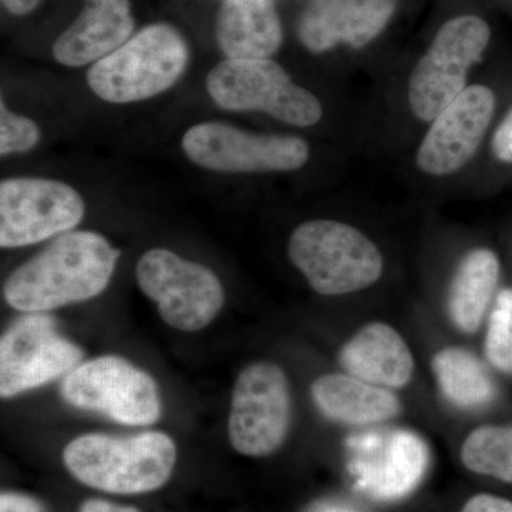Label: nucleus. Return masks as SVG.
Segmentation results:
<instances>
[{
    "instance_id": "obj_14",
    "label": "nucleus",
    "mask_w": 512,
    "mask_h": 512,
    "mask_svg": "<svg viewBox=\"0 0 512 512\" xmlns=\"http://www.w3.org/2000/svg\"><path fill=\"white\" fill-rule=\"evenodd\" d=\"M495 94L483 84L468 86L433 120L417 153L423 173L448 175L470 163L490 127Z\"/></svg>"
},
{
    "instance_id": "obj_1",
    "label": "nucleus",
    "mask_w": 512,
    "mask_h": 512,
    "mask_svg": "<svg viewBox=\"0 0 512 512\" xmlns=\"http://www.w3.org/2000/svg\"><path fill=\"white\" fill-rule=\"evenodd\" d=\"M119 256V249L96 232H67L19 266L3 295L12 308L28 313L89 301L109 285Z\"/></svg>"
},
{
    "instance_id": "obj_19",
    "label": "nucleus",
    "mask_w": 512,
    "mask_h": 512,
    "mask_svg": "<svg viewBox=\"0 0 512 512\" xmlns=\"http://www.w3.org/2000/svg\"><path fill=\"white\" fill-rule=\"evenodd\" d=\"M312 396L326 417L350 426L393 419L402 409L399 399L389 390L355 376L319 377L312 384Z\"/></svg>"
},
{
    "instance_id": "obj_13",
    "label": "nucleus",
    "mask_w": 512,
    "mask_h": 512,
    "mask_svg": "<svg viewBox=\"0 0 512 512\" xmlns=\"http://www.w3.org/2000/svg\"><path fill=\"white\" fill-rule=\"evenodd\" d=\"M350 473L362 493L393 501L412 493L429 464L426 444L410 431L356 437L350 441Z\"/></svg>"
},
{
    "instance_id": "obj_9",
    "label": "nucleus",
    "mask_w": 512,
    "mask_h": 512,
    "mask_svg": "<svg viewBox=\"0 0 512 512\" xmlns=\"http://www.w3.org/2000/svg\"><path fill=\"white\" fill-rule=\"evenodd\" d=\"M289 421L291 394L284 370L269 362L245 367L232 394V447L244 456H268L284 443Z\"/></svg>"
},
{
    "instance_id": "obj_30",
    "label": "nucleus",
    "mask_w": 512,
    "mask_h": 512,
    "mask_svg": "<svg viewBox=\"0 0 512 512\" xmlns=\"http://www.w3.org/2000/svg\"><path fill=\"white\" fill-rule=\"evenodd\" d=\"M313 512H357L349 505L343 504H323L316 508Z\"/></svg>"
},
{
    "instance_id": "obj_28",
    "label": "nucleus",
    "mask_w": 512,
    "mask_h": 512,
    "mask_svg": "<svg viewBox=\"0 0 512 512\" xmlns=\"http://www.w3.org/2000/svg\"><path fill=\"white\" fill-rule=\"evenodd\" d=\"M82 512H140L134 507L110 503L104 500H89L83 504Z\"/></svg>"
},
{
    "instance_id": "obj_7",
    "label": "nucleus",
    "mask_w": 512,
    "mask_h": 512,
    "mask_svg": "<svg viewBox=\"0 0 512 512\" xmlns=\"http://www.w3.org/2000/svg\"><path fill=\"white\" fill-rule=\"evenodd\" d=\"M141 291L157 303L165 323L184 332L210 325L224 305V288L207 266L185 261L168 249H151L137 265Z\"/></svg>"
},
{
    "instance_id": "obj_6",
    "label": "nucleus",
    "mask_w": 512,
    "mask_h": 512,
    "mask_svg": "<svg viewBox=\"0 0 512 512\" xmlns=\"http://www.w3.org/2000/svg\"><path fill=\"white\" fill-rule=\"evenodd\" d=\"M207 89L222 109L261 110L292 126H313L323 116L320 101L271 59L224 60L208 74Z\"/></svg>"
},
{
    "instance_id": "obj_27",
    "label": "nucleus",
    "mask_w": 512,
    "mask_h": 512,
    "mask_svg": "<svg viewBox=\"0 0 512 512\" xmlns=\"http://www.w3.org/2000/svg\"><path fill=\"white\" fill-rule=\"evenodd\" d=\"M0 512H42V505L28 495L3 493L0 497Z\"/></svg>"
},
{
    "instance_id": "obj_10",
    "label": "nucleus",
    "mask_w": 512,
    "mask_h": 512,
    "mask_svg": "<svg viewBox=\"0 0 512 512\" xmlns=\"http://www.w3.org/2000/svg\"><path fill=\"white\" fill-rule=\"evenodd\" d=\"M192 163L224 173H286L303 167L309 158L305 140L265 136L224 123H201L183 138Z\"/></svg>"
},
{
    "instance_id": "obj_16",
    "label": "nucleus",
    "mask_w": 512,
    "mask_h": 512,
    "mask_svg": "<svg viewBox=\"0 0 512 512\" xmlns=\"http://www.w3.org/2000/svg\"><path fill=\"white\" fill-rule=\"evenodd\" d=\"M133 30L128 0H86L79 18L53 45V56L69 67L99 62L123 46Z\"/></svg>"
},
{
    "instance_id": "obj_4",
    "label": "nucleus",
    "mask_w": 512,
    "mask_h": 512,
    "mask_svg": "<svg viewBox=\"0 0 512 512\" xmlns=\"http://www.w3.org/2000/svg\"><path fill=\"white\" fill-rule=\"evenodd\" d=\"M289 258L322 295H345L375 284L383 271L379 249L342 222H305L289 239Z\"/></svg>"
},
{
    "instance_id": "obj_23",
    "label": "nucleus",
    "mask_w": 512,
    "mask_h": 512,
    "mask_svg": "<svg viewBox=\"0 0 512 512\" xmlns=\"http://www.w3.org/2000/svg\"><path fill=\"white\" fill-rule=\"evenodd\" d=\"M485 355L491 365L505 373H512V291L498 293L490 316Z\"/></svg>"
},
{
    "instance_id": "obj_2",
    "label": "nucleus",
    "mask_w": 512,
    "mask_h": 512,
    "mask_svg": "<svg viewBox=\"0 0 512 512\" xmlns=\"http://www.w3.org/2000/svg\"><path fill=\"white\" fill-rule=\"evenodd\" d=\"M64 464L80 483L111 494H143L163 487L173 473L177 450L164 433L148 431L116 439L87 434L67 444Z\"/></svg>"
},
{
    "instance_id": "obj_22",
    "label": "nucleus",
    "mask_w": 512,
    "mask_h": 512,
    "mask_svg": "<svg viewBox=\"0 0 512 512\" xmlns=\"http://www.w3.org/2000/svg\"><path fill=\"white\" fill-rule=\"evenodd\" d=\"M461 458L474 473L512 483V426L474 430L464 443Z\"/></svg>"
},
{
    "instance_id": "obj_25",
    "label": "nucleus",
    "mask_w": 512,
    "mask_h": 512,
    "mask_svg": "<svg viewBox=\"0 0 512 512\" xmlns=\"http://www.w3.org/2000/svg\"><path fill=\"white\" fill-rule=\"evenodd\" d=\"M491 151L495 160L503 164H512V107L495 130L491 140Z\"/></svg>"
},
{
    "instance_id": "obj_12",
    "label": "nucleus",
    "mask_w": 512,
    "mask_h": 512,
    "mask_svg": "<svg viewBox=\"0 0 512 512\" xmlns=\"http://www.w3.org/2000/svg\"><path fill=\"white\" fill-rule=\"evenodd\" d=\"M83 350L57 332L52 316L29 313L0 340V394L10 399L52 382L77 367Z\"/></svg>"
},
{
    "instance_id": "obj_5",
    "label": "nucleus",
    "mask_w": 512,
    "mask_h": 512,
    "mask_svg": "<svg viewBox=\"0 0 512 512\" xmlns=\"http://www.w3.org/2000/svg\"><path fill=\"white\" fill-rule=\"evenodd\" d=\"M490 40V25L478 16H458L444 23L410 76L414 116L433 121L453 103L467 89L468 72L483 59Z\"/></svg>"
},
{
    "instance_id": "obj_11",
    "label": "nucleus",
    "mask_w": 512,
    "mask_h": 512,
    "mask_svg": "<svg viewBox=\"0 0 512 512\" xmlns=\"http://www.w3.org/2000/svg\"><path fill=\"white\" fill-rule=\"evenodd\" d=\"M84 202L70 185L45 178H10L0 184V245L19 248L80 224Z\"/></svg>"
},
{
    "instance_id": "obj_21",
    "label": "nucleus",
    "mask_w": 512,
    "mask_h": 512,
    "mask_svg": "<svg viewBox=\"0 0 512 512\" xmlns=\"http://www.w3.org/2000/svg\"><path fill=\"white\" fill-rule=\"evenodd\" d=\"M441 392L460 407H477L494 397V384L476 356L460 348H447L433 359Z\"/></svg>"
},
{
    "instance_id": "obj_18",
    "label": "nucleus",
    "mask_w": 512,
    "mask_h": 512,
    "mask_svg": "<svg viewBox=\"0 0 512 512\" xmlns=\"http://www.w3.org/2000/svg\"><path fill=\"white\" fill-rule=\"evenodd\" d=\"M217 39L228 59H268L282 43L274 0H222Z\"/></svg>"
},
{
    "instance_id": "obj_20",
    "label": "nucleus",
    "mask_w": 512,
    "mask_h": 512,
    "mask_svg": "<svg viewBox=\"0 0 512 512\" xmlns=\"http://www.w3.org/2000/svg\"><path fill=\"white\" fill-rule=\"evenodd\" d=\"M500 279V261L490 249H476L458 266L451 284L448 312L458 329L476 332Z\"/></svg>"
},
{
    "instance_id": "obj_29",
    "label": "nucleus",
    "mask_w": 512,
    "mask_h": 512,
    "mask_svg": "<svg viewBox=\"0 0 512 512\" xmlns=\"http://www.w3.org/2000/svg\"><path fill=\"white\" fill-rule=\"evenodd\" d=\"M40 0H2V5L13 15H28L36 9Z\"/></svg>"
},
{
    "instance_id": "obj_26",
    "label": "nucleus",
    "mask_w": 512,
    "mask_h": 512,
    "mask_svg": "<svg viewBox=\"0 0 512 512\" xmlns=\"http://www.w3.org/2000/svg\"><path fill=\"white\" fill-rule=\"evenodd\" d=\"M461 512H512V501L494 495L480 494L471 498Z\"/></svg>"
},
{
    "instance_id": "obj_17",
    "label": "nucleus",
    "mask_w": 512,
    "mask_h": 512,
    "mask_svg": "<svg viewBox=\"0 0 512 512\" xmlns=\"http://www.w3.org/2000/svg\"><path fill=\"white\" fill-rule=\"evenodd\" d=\"M350 375L380 387H402L413 376L414 360L399 333L384 323H370L340 352Z\"/></svg>"
},
{
    "instance_id": "obj_3",
    "label": "nucleus",
    "mask_w": 512,
    "mask_h": 512,
    "mask_svg": "<svg viewBox=\"0 0 512 512\" xmlns=\"http://www.w3.org/2000/svg\"><path fill=\"white\" fill-rule=\"evenodd\" d=\"M188 63V46L173 26H147L87 72V83L100 99L134 103L150 99L177 83Z\"/></svg>"
},
{
    "instance_id": "obj_8",
    "label": "nucleus",
    "mask_w": 512,
    "mask_h": 512,
    "mask_svg": "<svg viewBox=\"0 0 512 512\" xmlns=\"http://www.w3.org/2000/svg\"><path fill=\"white\" fill-rule=\"evenodd\" d=\"M60 393L73 407L126 426H148L161 414L156 382L119 356H101L74 367Z\"/></svg>"
},
{
    "instance_id": "obj_24",
    "label": "nucleus",
    "mask_w": 512,
    "mask_h": 512,
    "mask_svg": "<svg viewBox=\"0 0 512 512\" xmlns=\"http://www.w3.org/2000/svg\"><path fill=\"white\" fill-rule=\"evenodd\" d=\"M40 131L35 121L12 113L5 101L0 103V154L26 153L39 143Z\"/></svg>"
},
{
    "instance_id": "obj_15",
    "label": "nucleus",
    "mask_w": 512,
    "mask_h": 512,
    "mask_svg": "<svg viewBox=\"0 0 512 512\" xmlns=\"http://www.w3.org/2000/svg\"><path fill=\"white\" fill-rule=\"evenodd\" d=\"M397 0H315L299 25V37L313 53L348 45L362 49L386 28Z\"/></svg>"
}]
</instances>
